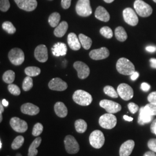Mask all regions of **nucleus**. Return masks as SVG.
<instances>
[{
  "instance_id": "nucleus-1",
  "label": "nucleus",
  "mask_w": 156,
  "mask_h": 156,
  "mask_svg": "<svg viewBox=\"0 0 156 156\" xmlns=\"http://www.w3.org/2000/svg\"><path fill=\"white\" fill-rule=\"evenodd\" d=\"M117 71L124 75H131L135 71V66L133 62L124 57L118 60L116 63Z\"/></svg>"
},
{
  "instance_id": "nucleus-2",
  "label": "nucleus",
  "mask_w": 156,
  "mask_h": 156,
  "mask_svg": "<svg viewBox=\"0 0 156 156\" xmlns=\"http://www.w3.org/2000/svg\"><path fill=\"white\" fill-rule=\"evenodd\" d=\"M73 98L75 103L81 106H88L93 101L91 95L82 90L75 91L73 94Z\"/></svg>"
},
{
  "instance_id": "nucleus-3",
  "label": "nucleus",
  "mask_w": 156,
  "mask_h": 156,
  "mask_svg": "<svg viewBox=\"0 0 156 156\" xmlns=\"http://www.w3.org/2000/svg\"><path fill=\"white\" fill-rule=\"evenodd\" d=\"M134 7L137 14L143 17L150 16L153 12L151 6L142 0H136L134 2Z\"/></svg>"
},
{
  "instance_id": "nucleus-4",
  "label": "nucleus",
  "mask_w": 156,
  "mask_h": 156,
  "mask_svg": "<svg viewBox=\"0 0 156 156\" xmlns=\"http://www.w3.org/2000/svg\"><path fill=\"white\" fill-rule=\"evenodd\" d=\"M99 124L101 127L111 129L116 126L117 118L113 114L105 113L100 117Z\"/></svg>"
},
{
  "instance_id": "nucleus-5",
  "label": "nucleus",
  "mask_w": 156,
  "mask_h": 156,
  "mask_svg": "<svg viewBox=\"0 0 156 156\" xmlns=\"http://www.w3.org/2000/svg\"><path fill=\"white\" fill-rule=\"evenodd\" d=\"M89 142L94 148L100 149L105 143L104 135L100 130H95L90 134Z\"/></svg>"
},
{
  "instance_id": "nucleus-6",
  "label": "nucleus",
  "mask_w": 156,
  "mask_h": 156,
  "mask_svg": "<svg viewBox=\"0 0 156 156\" xmlns=\"http://www.w3.org/2000/svg\"><path fill=\"white\" fill-rule=\"evenodd\" d=\"M76 11L79 16H89L92 13L90 0H78L76 5Z\"/></svg>"
},
{
  "instance_id": "nucleus-7",
  "label": "nucleus",
  "mask_w": 156,
  "mask_h": 156,
  "mask_svg": "<svg viewBox=\"0 0 156 156\" xmlns=\"http://www.w3.org/2000/svg\"><path fill=\"white\" fill-rule=\"evenodd\" d=\"M8 58L12 64L20 66L24 61V53L19 48H13L8 53Z\"/></svg>"
},
{
  "instance_id": "nucleus-8",
  "label": "nucleus",
  "mask_w": 156,
  "mask_h": 156,
  "mask_svg": "<svg viewBox=\"0 0 156 156\" xmlns=\"http://www.w3.org/2000/svg\"><path fill=\"white\" fill-rule=\"evenodd\" d=\"M117 93L123 100L128 101L134 97V90L133 88L126 83L119 85L117 89Z\"/></svg>"
},
{
  "instance_id": "nucleus-9",
  "label": "nucleus",
  "mask_w": 156,
  "mask_h": 156,
  "mask_svg": "<svg viewBox=\"0 0 156 156\" xmlns=\"http://www.w3.org/2000/svg\"><path fill=\"white\" fill-rule=\"evenodd\" d=\"M65 148L67 153L69 154H76L79 151V145L72 135H67L64 139Z\"/></svg>"
},
{
  "instance_id": "nucleus-10",
  "label": "nucleus",
  "mask_w": 156,
  "mask_h": 156,
  "mask_svg": "<svg viewBox=\"0 0 156 156\" xmlns=\"http://www.w3.org/2000/svg\"><path fill=\"white\" fill-rule=\"evenodd\" d=\"M100 105L105 109L108 113L114 114L122 110V106L116 102L108 100H102L100 102Z\"/></svg>"
},
{
  "instance_id": "nucleus-11",
  "label": "nucleus",
  "mask_w": 156,
  "mask_h": 156,
  "mask_svg": "<svg viewBox=\"0 0 156 156\" xmlns=\"http://www.w3.org/2000/svg\"><path fill=\"white\" fill-rule=\"evenodd\" d=\"M123 18L126 23L128 24L135 26L138 24L139 19L136 12L131 8H127L123 12Z\"/></svg>"
},
{
  "instance_id": "nucleus-12",
  "label": "nucleus",
  "mask_w": 156,
  "mask_h": 156,
  "mask_svg": "<svg viewBox=\"0 0 156 156\" xmlns=\"http://www.w3.org/2000/svg\"><path fill=\"white\" fill-rule=\"evenodd\" d=\"M10 125L14 131L19 133H25L28 129L27 122L19 117H12L10 120Z\"/></svg>"
},
{
  "instance_id": "nucleus-13",
  "label": "nucleus",
  "mask_w": 156,
  "mask_h": 156,
  "mask_svg": "<svg viewBox=\"0 0 156 156\" xmlns=\"http://www.w3.org/2000/svg\"><path fill=\"white\" fill-rule=\"evenodd\" d=\"M73 67L78 72V78L80 79H84L89 76V67L82 62H76L73 64Z\"/></svg>"
},
{
  "instance_id": "nucleus-14",
  "label": "nucleus",
  "mask_w": 156,
  "mask_h": 156,
  "mask_svg": "<svg viewBox=\"0 0 156 156\" xmlns=\"http://www.w3.org/2000/svg\"><path fill=\"white\" fill-rule=\"evenodd\" d=\"M18 7L27 12L33 11L37 6V0H14Z\"/></svg>"
},
{
  "instance_id": "nucleus-15",
  "label": "nucleus",
  "mask_w": 156,
  "mask_h": 156,
  "mask_svg": "<svg viewBox=\"0 0 156 156\" xmlns=\"http://www.w3.org/2000/svg\"><path fill=\"white\" fill-rule=\"evenodd\" d=\"M109 51L105 48L102 47L100 49L92 50L89 53L90 58L94 60H100L105 59L109 56Z\"/></svg>"
},
{
  "instance_id": "nucleus-16",
  "label": "nucleus",
  "mask_w": 156,
  "mask_h": 156,
  "mask_svg": "<svg viewBox=\"0 0 156 156\" xmlns=\"http://www.w3.org/2000/svg\"><path fill=\"white\" fill-rule=\"evenodd\" d=\"M35 58L41 62H45L48 59V51L45 45H38L34 51Z\"/></svg>"
},
{
  "instance_id": "nucleus-17",
  "label": "nucleus",
  "mask_w": 156,
  "mask_h": 156,
  "mask_svg": "<svg viewBox=\"0 0 156 156\" xmlns=\"http://www.w3.org/2000/svg\"><path fill=\"white\" fill-rule=\"evenodd\" d=\"M48 86L50 89L58 91H64L68 87L67 83L59 78L52 79L49 82Z\"/></svg>"
},
{
  "instance_id": "nucleus-18",
  "label": "nucleus",
  "mask_w": 156,
  "mask_h": 156,
  "mask_svg": "<svg viewBox=\"0 0 156 156\" xmlns=\"http://www.w3.org/2000/svg\"><path fill=\"white\" fill-rule=\"evenodd\" d=\"M135 142L133 140H128L121 145L119 150L120 156H129L134 149Z\"/></svg>"
},
{
  "instance_id": "nucleus-19",
  "label": "nucleus",
  "mask_w": 156,
  "mask_h": 156,
  "mask_svg": "<svg viewBox=\"0 0 156 156\" xmlns=\"http://www.w3.org/2000/svg\"><path fill=\"white\" fill-rule=\"evenodd\" d=\"M20 109L23 113L30 116L37 115L40 111V109L38 106L31 103H26L23 104Z\"/></svg>"
},
{
  "instance_id": "nucleus-20",
  "label": "nucleus",
  "mask_w": 156,
  "mask_h": 156,
  "mask_svg": "<svg viewBox=\"0 0 156 156\" xmlns=\"http://www.w3.org/2000/svg\"><path fill=\"white\" fill-rule=\"evenodd\" d=\"M68 44L73 50H79L80 49L81 44L76 35L73 33L69 34L67 37Z\"/></svg>"
},
{
  "instance_id": "nucleus-21",
  "label": "nucleus",
  "mask_w": 156,
  "mask_h": 156,
  "mask_svg": "<svg viewBox=\"0 0 156 156\" xmlns=\"http://www.w3.org/2000/svg\"><path fill=\"white\" fill-rule=\"evenodd\" d=\"M67 50V45L62 42L56 43L51 49L53 55L56 57L66 55Z\"/></svg>"
},
{
  "instance_id": "nucleus-22",
  "label": "nucleus",
  "mask_w": 156,
  "mask_h": 156,
  "mask_svg": "<svg viewBox=\"0 0 156 156\" xmlns=\"http://www.w3.org/2000/svg\"><path fill=\"white\" fill-rule=\"evenodd\" d=\"M95 17L101 21L107 22L110 20V15L106 9L103 6H99L95 12Z\"/></svg>"
},
{
  "instance_id": "nucleus-23",
  "label": "nucleus",
  "mask_w": 156,
  "mask_h": 156,
  "mask_svg": "<svg viewBox=\"0 0 156 156\" xmlns=\"http://www.w3.org/2000/svg\"><path fill=\"white\" fill-rule=\"evenodd\" d=\"M153 118V116L150 115L146 111L144 108V106L141 107L140 109V115L138 117V122L140 125H145V124L150 123Z\"/></svg>"
},
{
  "instance_id": "nucleus-24",
  "label": "nucleus",
  "mask_w": 156,
  "mask_h": 156,
  "mask_svg": "<svg viewBox=\"0 0 156 156\" xmlns=\"http://www.w3.org/2000/svg\"><path fill=\"white\" fill-rule=\"evenodd\" d=\"M55 112L57 116L59 117H66L68 114V109L65 104L62 102H57L55 105Z\"/></svg>"
},
{
  "instance_id": "nucleus-25",
  "label": "nucleus",
  "mask_w": 156,
  "mask_h": 156,
  "mask_svg": "<svg viewBox=\"0 0 156 156\" xmlns=\"http://www.w3.org/2000/svg\"><path fill=\"white\" fill-rule=\"evenodd\" d=\"M68 28V24L67 22L66 21H62L55 29L54 34L57 37H58V38L62 37L66 33Z\"/></svg>"
},
{
  "instance_id": "nucleus-26",
  "label": "nucleus",
  "mask_w": 156,
  "mask_h": 156,
  "mask_svg": "<svg viewBox=\"0 0 156 156\" xmlns=\"http://www.w3.org/2000/svg\"><path fill=\"white\" fill-rule=\"evenodd\" d=\"M42 142L41 138L38 137L34 140L28 149V156H36L38 154V151L37 149L41 145Z\"/></svg>"
},
{
  "instance_id": "nucleus-27",
  "label": "nucleus",
  "mask_w": 156,
  "mask_h": 156,
  "mask_svg": "<svg viewBox=\"0 0 156 156\" xmlns=\"http://www.w3.org/2000/svg\"><path fill=\"white\" fill-rule=\"evenodd\" d=\"M79 39L84 49L86 50H89L92 45L91 39L83 34H80L79 35Z\"/></svg>"
},
{
  "instance_id": "nucleus-28",
  "label": "nucleus",
  "mask_w": 156,
  "mask_h": 156,
  "mask_svg": "<svg viewBox=\"0 0 156 156\" xmlns=\"http://www.w3.org/2000/svg\"><path fill=\"white\" fill-rule=\"evenodd\" d=\"M115 37L116 39L120 42H124L127 39V34L123 27L119 26L115 29Z\"/></svg>"
},
{
  "instance_id": "nucleus-29",
  "label": "nucleus",
  "mask_w": 156,
  "mask_h": 156,
  "mask_svg": "<svg viewBox=\"0 0 156 156\" xmlns=\"http://www.w3.org/2000/svg\"><path fill=\"white\" fill-rule=\"evenodd\" d=\"M61 16L59 13L54 12L50 15L49 19L48 22L49 23L50 26L52 27H56L60 23Z\"/></svg>"
},
{
  "instance_id": "nucleus-30",
  "label": "nucleus",
  "mask_w": 156,
  "mask_h": 156,
  "mask_svg": "<svg viewBox=\"0 0 156 156\" xmlns=\"http://www.w3.org/2000/svg\"><path fill=\"white\" fill-rule=\"evenodd\" d=\"M75 127L78 133L82 134L86 132L87 128V124L83 119H78L75 122Z\"/></svg>"
},
{
  "instance_id": "nucleus-31",
  "label": "nucleus",
  "mask_w": 156,
  "mask_h": 156,
  "mask_svg": "<svg viewBox=\"0 0 156 156\" xmlns=\"http://www.w3.org/2000/svg\"><path fill=\"white\" fill-rule=\"evenodd\" d=\"M15 73L12 71L8 70L4 73L2 76L3 80L8 84H12L15 80Z\"/></svg>"
},
{
  "instance_id": "nucleus-32",
  "label": "nucleus",
  "mask_w": 156,
  "mask_h": 156,
  "mask_svg": "<svg viewBox=\"0 0 156 156\" xmlns=\"http://www.w3.org/2000/svg\"><path fill=\"white\" fill-rule=\"evenodd\" d=\"M24 72L28 76H37L41 73V69L37 67H28L25 69Z\"/></svg>"
},
{
  "instance_id": "nucleus-33",
  "label": "nucleus",
  "mask_w": 156,
  "mask_h": 156,
  "mask_svg": "<svg viewBox=\"0 0 156 156\" xmlns=\"http://www.w3.org/2000/svg\"><path fill=\"white\" fill-rule=\"evenodd\" d=\"M24 142V138L23 136L19 135L17 136L15 139L13 140V142L12 143V149L13 150H17L20 148L22 146Z\"/></svg>"
},
{
  "instance_id": "nucleus-34",
  "label": "nucleus",
  "mask_w": 156,
  "mask_h": 156,
  "mask_svg": "<svg viewBox=\"0 0 156 156\" xmlns=\"http://www.w3.org/2000/svg\"><path fill=\"white\" fill-rule=\"evenodd\" d=\"M33 87V80L31 76H27L24 78L22 84V88L24 91H28Z\"/></svg>"
},
{
  "instance_id": "nucleus-35",
  "label": "nucleus",
  "mask_w": 156,
  "mask_h": 156,
  "mask_svg": "<svg viewBox=\"0 0 156 156\" xmlns=\"http://www.w3.org/2000/svg\"><path fill=\"white\" fill-rule=\"evenodd\" d=\"M2 27L5 31L6 33L9 34H13L15 33L16 31V29L14 27L13 24L10 22L6 21L2 23Z\"/></svg>"
},
{
  "instance_id": "nucleus-36",
  "label": "nucleus",
  "mask_w": 156,
  "mask_h": 156,
  "mask_svg": "<svg viewBox=\"0 0 156 156\" xmlns=\"http://www.w3.org/2000/svg\"><path fill=\"white\" fill-rule=\"evenodd\" d=\"M104 91L105 94L111 97L112 98H116L119 96L117 91H116L111 86H106L104 88Z\"/></svg>"
},
{
  "instance_id": "nucleus-37",
  "label": "nucleus",
  "mask_w": 156,
  "mask_h": 156,
  "mask_svg": "<svg viewBox=\"0 0 156 156\" xmlns=\"http://www.w3.org/2000/svg\"><path fill=\"white\" fill-rule=\"evenodd\" d=\"M100 34L107 39H111L113 37V32L111 28L109 27H103L101 28Z\"/></svg>"
},
{
  "instance_id": "nucleus-38",
  "label": "nucleus",
  "mask_w": 156,
  "mask_h": 156,
  "mask_svg": "<svg viewBox=\"0 0 156 156\" xmlns=\"http://www.w3.org/2000/svg\"><path fill=\"white\" fill-rule=\"evenodd\" d=\"M43 129H44V126L41 123H36L34 126L32 134L34 136H38L42 134Z\"/></svg>"
},
{
  "instance_id": "nucleus-39",
  "label": "nucleus",
  "mask_w": 156,
  "mask_h": 156,
  "mask_svg": "<svg viewBox=\"0 0 156 156\" xmlns=\"http://www.w3.org/2000/svg\"><path fill=\"white\" fill-rule=\"evenodd\" d=\"M8 89L12 95H19L20 94V89L16 84H9L8 86Z\"/></svg>"
},
{
  "instance_id": "nucleus-40",
  "label": "nucleus",
  "mask_w": 156,
  "mask_h": 156,
  "mask_svg": "<svg viewBox=\"0 0 156 156\" xmlns=\"http://www.w3.org/2000/svg\"><path fill=\"white\" fill-rule=\"evenodd\" d=\"M145 110L152 116L156 115V104L149 103L144 106Z\"/></svg>"
},
{
  "instance_id": "nucleus-41",
  "label": "nucleus",
  "mask_w": 156,
  "mask_h": 156,
  "mask_svg": "<svg viewBox=\"0 0 156 156\" xmlns=\"http://www.w3.org/2000/svg\"><path fill=\"white\" fill-rule=\"evenodd\" d=\"M10 2L9 0H0V10L2 12H6L10 8Z\"/></svg>"
},
{
  "instance_id": "nucleus-42",
  "label": "nucleus",
  "mask_w": 156,
  "mask_h": 156,
  "mask_svg": "<svg viewBox=\"0 0 156 156\" xmlns=\"http://www.w3.org/2000/svg\"><path fill=\"white\" fill-rule=\"evenodd\" d=\"M128 108L130 112L133 114H135L139 110V106L134 102H130L128 104Z\"/></svg>"
},
{
  "instance_id": "nucleus-43",
  "label": "nucleus",
  "mask_w": 156,
  "mask_h": 156,
  "mask_svg": "<svg viewBox=\"0 0 156 156\" xmlns=\"http://www.w3.org/2000/svg\"><path fill=\"white\" fill-rule=\"evenodd\" d=\"M147 146L151 151L156 153V139H151L147 142Z\"/></svg>"
},
{
  "instance_id": "nucleus-44",
  "label": "nucleus",
  "mask_w": 156,
  "mask_h": 156,
  "mask_svg": "<svg viewBox=\"0 0 156 156\" xmlns=\"http://www.w3.org/2000/svg\"><path fill=\"white\" fill-rule=\"evenodd\" d=\"M147 100L151 104H156V91H153L147 97Z\"/></svg>"
},
{
  "instance_id": "nucleus-45",
  "label": "nucleus",
  "mask_w": 156,
  "mask_h": 156,
  "mask_svg": "<svg viewBox=\"0 0 156 156\" xmlns=\"http://www.w3.org/2000/svg\"><path fill=\"white\" fill-rule=\"evenodd\" d=\"M71 4V0H62V8L67 9H68Z\"/></svg>"
},
{
  "instance_id": "nucleus-46",
  "label": "nucleus",
  "mask_w": 156,
  "mask_h": 156,
  "mask_svg": "<svg viewBox=\"0 0 156 156\" xmlns=\"http://www.w3.org/2000/svg\"><path fill=\"white\" fill-rule=\"evenodd\" d=\"M141 89L142 90L144 91H148L149 90L151 89V86L147 83L144 82L141 84V87H140Z\"/></svg>"
},
{
  "instance_id": "nucleus-47",
  "label": "nucleus",
  "mask_w": 156,
  "mask_h": 156,
  "mask_svg": "<svg viewBox=\"0 0 156 156\" xmlns=\"http://www.w3.org/2000/svg\"><path fill=\"white\" fill-rule=\"evenodd\" d=\"M151 130L152 133L156 135V119L151 124Z\"/></svg>"
},
{
  "instance_id": "nucleus-48",
  "label": "nucleus",
  "mask_w": 156,
  "mask_h": 156,
  "mask_svg": "<svg viewBox=\"0 0 156 156\" xmlns=\"http://www.w3.org/2000/svg\"><path fill=\"white\" fill-rule=\"evenodd\" d=\"M146 50H147L149 52H151V53H153L155 52L156 51V47L153 46H147L146 48Z\"/></svg>"
},
{
  "instance_id": "nucleus-49",
  "label": "nucleus",
  "mask_w": 156,
  "mask_h": 156,
  "mask_svg": "<svg viewBox=\"0 0 156 156\" xmlns=\"http://www.w3.org/2000/svg\"><path fill=\"white\" fill-rule=\"evenodd\" d=\"M139 76H140L139 73H138V72H136V71H135V72L131 75V80H135L136 79H137L138 78Z\"/></svg>"
},
{
  "instance_id": "nucleus-50",
  "label": "nucleus",
  "mask_w": 156,
  "mask_h": 156,
  "mask_svg": "<svg viewBox=\"0 0 156 156\" xmlns=\"http://www.w3.org/2000/svg\"><path fill=\"white\" fill-rule=\"evenodd\" d=\"M151 67L153 68H156V58H152L150 59Z\"/></svg>"
},
{
  "instance_id": "nucleus-51",
  "label": "nucleus",
  "mask_w": 156,
  "mask_h": 156,
  "mask_svg": "<svg viewBox=\"0 0 156 156\" xmlns=\"http://www.w3.org/2000/svg\"><path fill=\"white\" fill-rule=\"evenodd\" d=\"M144 156H156V154L155 152L153 151H146L144 154Z\"/></svg>"
},
{
  "instance_id": "nucleus-52",
  "label": "nucleus",
  "mask_w": 156,
  "mask_h": 156,
  "mask_svg": "<svg viewBox=\"0 0 156 156\" xmlns=\"http://www.w3.org/2000/svg\"><path fill=\"white\" fill-rule=\"evenodd\" d=\"M123 118H124V119L125 120L128 121V122H132V121L133 120V119H134L133 117L128 116L127 115H124V116H123Z\"/></svg>"
},
{
  "instance_id": "nucleus-53",
  "label": "nucleus",
  "mask_w": 156,
  "mask_h": 156,
  "mask_svg": "<svg viewBox=\"0 0 156 156\" xmlns=\"http://www.w3.org/2000/svg\"><path fill=\"white\" fill-rule=\"evenodd\" d=\"M1 103L2 104L3 106H6V107L8 106V104H9L8 102L5 99H3L2 101H1Z\"/></svg>"
},
{
  "instance_id": "nucleus-54",
  "label": "nucleus",
  "mask_w": 156,
  "mask_h": 156,
  "mask_svg": "<svg viewBox=\"0 0 156 156\" xmlns=\"http://www.w3.org/2000/svg\"><path fill=\"white\" fill-rule=\"evenodd\" d=\"M4 111V109L3 107V105L2 103H1L0 104V115H2V113H3V112Z\"/></svg>"
},
{
  "instance_id": "nucleus-55",
  "label": "nucleus",
  "mask_w": 156,
  "mask_h": 156,
  "mask_svg": "<svg viewBox=\"0 0 156 156\" xmlns=\"http://www.w3.org/2000/svg\"><path fill=\"white\" fill-rule=\"evenodd\" d=\"M106 3H112V2H113L115 0H104Z\"/></svg>"
},
{
  "instance_id": "nucleus-56",
  "label": "nucleus",
  "mask_w": 156,
  "mask_h": 156,
  "mask_svg": "<svg viewBox=\"0 0 156 156\" xmlns=\"http://www.w3.org/2000/svg\"><path fill=\"white\" fill-rule=\"evenodd\" d=\"M1 148H2V141L0 140V149H1Z\"/></svg>"
},
{
  "instance_id": "nucleus-57",
  "label": "nucleus",
  "mask_w": 156,
  "mask_h": 156,
  "mask_svg": "<svg viewBox=\"0 0 156 156\" xmlns=\"http://www.w3.org/2000/svg\"><path fill=\"white\" fill-rule=\"evenodd\" d=\"M16 156H22L20 154H19V153H18V154H17Z\"/></svg>"
},
{
  "instance_id": "nucleus-58",
  "label": "nucleus",
  "mask_w": 156,
  "mask_h": 156,
  "mask_svg": "<svg viewBox=\"0 0 156 156\" xmlns=\"http://www.w3.org/2000/svg\"><path fill=\"white\" fill-rule=\"evenodd\" d=\"M153 1L154 2H156V0H153Z\"/></svg>"
},
{
  "instance_id": "nucleus-59",
  "label": "nucleus",
  "mask_w": 156,
  "mask_h": 156,
  "mask_svg": "<svg viewBox=\"0 0 156 156\" xmlns=\"http://www.w3.org/2000/svg\"><path fill=\"white\" fill-rule=\"evenodd\" d=\"M49 1H51V0H49Z\"/></svg>"
}]
</instances>
